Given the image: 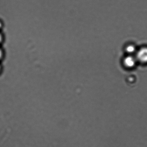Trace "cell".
Here are the masks:
<instances>
[{"instance_id":"1","label":"cell","mask_w":147,"mask_h":147,"mask_svg":"<svg viewBox=\"0 0 147 147\" xmlns=\"http://www.w3.org/2000/svg\"><path fill=\"white\" fill-rule=\"evenodd\" d=\"M136 59L142 63H147V47H143L139 50L136 54Z\"/></svg>"},{"instance_id":"2","label":"cell","mask_w":147,"mask_h":147,"mask_svg":"<svg viewBox=\"0 0 147 147\" xmlns=\"http://www.w3.org/2000/svg\"><path fill=\"white\" fill-rule=\"evenodd\" d=\"M136 60L134 57L131 56H128L125 58L123 60V63L125 66L129 68L134 67L136 64Z\"/></svg>"},{"instance_id":"3","label":"cell","mask_w":147,"mask_h":147,"mask_svg":"<svg viewBox=\"0 0 147 147\" xmlns=\"http://www.w3.org/2000/svg\"><path fill=\"white\" fill-rule=\"evenodd\" d=\"M126 50L127 52L129 54H131L135 52L136 48L134 45H129L126 47Z\"/></svg>"},{"instance_id":"4","label":"cell","mask_w":147,"mask_h":147,"mask_svg":"<svg viewBox=\"0 0 147 147\" xmlns=\"http://www.w3.org/2000/svg\"><path fill=\"white\" fill-rule=\"evenodd\" d=\"M4 53L2 49L0 47V61L2 60L3 57Z\"/></svg>"},{"instance_id":"5","label":"cell","mask_w":147,"mask_h":147,"mask_svg":"<svg viewBox=\"0 0 147 147\" xmlns=\"http://www.w3.org/2000/svg\"><path fill=\"white\" fill-rule=\"evenodd\" d=\"M3 40V37L2 34H1V31H0V44L2 43Z\"/></svg>"},{"instance_id":"6","label":"cell","mask_w":147,"mask_h":147,"mask_svg":"<svg viewBox=\"0 0 147 147\" xmlns=\"http://www.w3.org/2000/svg\"><path fill=\"white\" fill-rule=\"evenodd\" d=\"M3 27V24L2 22L0 21V31H1V29Z\"/></svg>"},{"instance_id":"7","label":"cell","mask_w":147,"mask_h":147,"mask_svg":"<svg viewBox=\"0 0 147 147\" xmlns=\"http://www.w3.org/2000/svg\"><path fill=\"white\" fill-rule=\"evenodd\" d=\"M1 65L0 64V72H1Z\"/></svg>"}]
</instances>
